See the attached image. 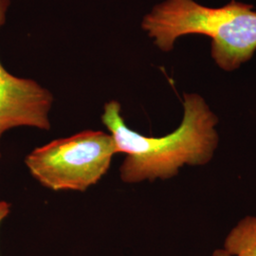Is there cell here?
Segmentation results:
<instances>
[{"label": "cell", "mask_w": 256, "mask_h": 256, "mask_svg": "<svg viewBox=\"0 0 256 256\" xmlns=\"http://www.w3.org/2000/svg\"><path fill=\"white\" fill-rule=\"evenodd\" d=\"M212 256H230L229 254L227 252H225L223 248H218V250H216L212 254Z\"/></svg>", "instance_id": "obj_7"}, {"label": "cell", "mask_w": 256, "mask_h": 256, "mask_svg": "<svg viewBox=\"0 0 256 256\" xmlns=\"http://www.w3.org/2000/svg\"><path fill=\"white\" fill-rule=\"evenodd\" d=\"M232 256H256V216H248L230 230L222 248Z\"/></svg>", "instance_id": "obj_5"}, {"label": "cell", "mask_w": 256, "mask_h": 256, "mask_svg": "<svg viewBox=\"0 0 256 256\" xmlns=\"http://www.w3.org/2000/svg\"><path fill=\"white\" fill-rule=\"evenodd\" d=\"M10 3V0H0V27L5 24ZM52 102L50 90L34 80L12 75L0 63V138L18 126L50 130Z\"/></svg>", "instance_id": "obj_4"}, {"label": "cell", "mask_w": 256, "mask_h": 256, "mask_svg": "<svg viewBox=\"0 0 256 256\" xmlns=\"http://www.w3.org/2000/svg\"><path fill=\"white\" fill-rule=\"evenodd\" d=\"M10 205L8 202H0V223L3 220H5L10 214Z\"/></svg>", "instance_id": "obj_6"}, {"label": "cell", "mask_w": 256, "mask_h": 256, "mask_svg": "<svg viewBox=\"0 0 256 256\" xmlns=\"http://www.w3.org/2000/svg\"><path fill=\"white\" fill-rule=\"evenodd\" d=\"M184 114L180 126L164 137L144 136L130 129L120 115L119 102L104 104L102 122L115 140L117 154H124L120 166L124 182L167 180L184 165L207 164L218 146V118L200 95L184 93Z\"/></svg>", "instance_id": "obj_1"}, {"label": "cell", "mask_w": 256, "mask_h": 256, "mask_svg": "<svg viewBox=\"0 0 256 256\" xmlns=\"http://www.w3.org/2000/svg\"><path fill=\"white\" fill-rule=\"evenodd\" d=\"M142 28L164 52L173 50L180 37H209L210 55L226 72L238 70L256 50V12L236 1L212 8L194 0H165L144 18Z\"/></svg>", "instance_id": "obj_2"}, {"label": "cell", "mask_w": 256, "mask_h": 256, "mask_svg": "<svg viewBox=\"0 0 256 256\" xmlns=\"http://www.w3.org/2000/svg\"><path fill=\"white\" fill-rule=\"evenodd\" d=\"M115 140L102 131L84 130L38 147L26 156L32 176L52 191L84 192L110 169Z\"/></svg>", "instance_id": "obj_3"}]
</instances>
